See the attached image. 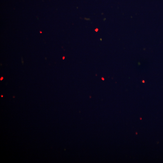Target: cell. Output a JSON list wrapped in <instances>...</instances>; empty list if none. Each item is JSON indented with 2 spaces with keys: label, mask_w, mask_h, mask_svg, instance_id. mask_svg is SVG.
<instances>
[{
  "label": "cell",
  "mask_w": 163,
  "mask_h": 163,
  "mask_svg": "<svg viewBox=\"0 0 163 163\" xmlns=\"http://www.w3.org/2000/svg\"><path fill=\"white\" fill-rule=\"evenodd\" d=\"M3 79V78L2 77H1L0 78V80H2V79Z\"/></svg>",
  "instance_id": "cell-1"
},
{
  "label": "cell",
  "mask_w": 163,
  "mask_h": 163,
  "mask_svg": "<svg viewBox=\"0 0 163 163\" xmlns=\"http://www.w3.org/2000/svg\"><path fill=\"white\" fill-rule=\"evenodd\" d=\"M98 29H96L95 30V31H96L97 32V31H98Z\"/></svg>",
  "instance_id": "cell-2"
},
{
  "label": "cell",
  "mask_w": 163,
  "mask_h": 163,
  "mask_svg": "<svg viewBox=\"0 0 163 163\" xmlns=\"http://www.w3.org/2000/svg\"><path fill=\"white\" fill-rule=\"evenodd\" d=\"M1 96H2V97H3V96H2V95Z\"/></svg>",
  "instance_id": "cell-4"
},
{
  "label": "cell",
  "mask_w": 163,
  "mask_h": 163,
  "mask_svg": "<svg viewBox=\"0 0 163 163\" xmlns=\"http://www.w3.org/2000/svg\"><path fill=\"white\" fill-rule=\"evenodd\" d=\"M64 58H65V57H63V59H64Z\"/></svg>",
  "instance_id": "cell-3"
}]
</instances>
